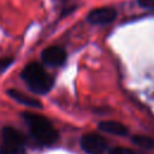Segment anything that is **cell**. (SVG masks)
Returning a JSON list of instances; mask_svg holds the SVG:
<instances>
[{
	"label": "cell",
	"mask_w": 154,
	"mask_h": 154,
	"mask_svg": "<svg viewBox=\"0 0 154 154\" xmlns=\"http://www.w3.org/2000/svg\"><path fill=\"white\" fill-rule=\"evenodd\" d=\"M117 17V11L112 7H97L88 13L87 20L90 24L105 25L112 23Z\"/></svg>",
	"instance_id": "277c9868"
},
{
	"label": "cell",
	"mask_w": 154,
	"mask_h": 154,
	"mask_svg": "<svg viewBox=\"0 0 154 154\" xmlns=\"http://www.w3.org/2000/svg\"><path fill=\"white\" fill-rule=\"evenodd\" d=\"M81 147L88 154H102L107 147V141L99 134L89 132L81 137Z\"/></svg>",
	"instance_id": "3957f363"
},
{
	"label": "cell",
	"mask_w": 154,
	"mask_h": 154,
	"mask_svg": "<svg viewBox=\"0 0 154 154\" xmlns=\"http://www.w3.org/2000/svg\"><path fill=\"white\" fill-rule=\"evenodd\" d=\"M7 95L10 97H12L14 101H17V102H19V103H22L24 106H28V107H31V108H41L42 107L41 102L37 99L31 97V96H29V95H26V94H24V93H22L19 90L8 89L7 90Z\"/></svg>",
	"instance_id": "8992f818"
},
{
	"label": "cell",
	"mask_w": 154,
	"mask_h": 154,
	"mask_svg": "<svg viewBox=\"0 0 154 154\" xmlns=\"http://www.w3.org/2000/svg\"><path fill=\"white\" fill-rule=\"evenodd\" d=\"M97 128L107 134H112V135H117V136H125L128 135V128L119 123V122H114V120H106V122H101L99 123Z\"/></svg>",
	"instance_id": "52a82bcc"
},
{
	"label": "cell",
	"mask_w": 154,
	"mask_h": 154,
	"mask_svg": "<svg viewBox=\"0 0 154 154\" xmlns=\"http://www.w3.org/2000/svg\"><path fill=\"white\" fill-rule=\"evenodd\" d=\"M13 61V58H2L0 59V71H4L5 69H7Z\"/></svg>",
	"instance_id": "7c38bea8"
},
{
	"label": "cell",
	"mask_w": 154,
	"mask_h": 154,
	"mask_svg": "<svg viewBox=\"0 0 154 154\" xmlns=\"http://www.w3.org/2000/svg\"><path fill=\"white\" fill-rule=\"evenodd\" d=\"M0 154H26L24 146H12V144H5L0 147Z\"/></svg>",
	"instance_id": "30bf717a"
},
{
	"label": "cell",
	"mask_w": 154,
	"mask_h": 154,
	"mask_svg": "<svg viewBox=\"0 0 154 154\" xmlns=\"http://www.w3.org/2000/svg\"><path fill=\"white\" fill-rule=\"evenodd\" d=\"M108 154H136V153L125 147H114L113 149L109 150Z\"/></svg>",
	"instance_id": "8fae6325"
},
{
	"label": "cell",
	"mask_w": 154,
	"mask_h": 154,
	"mask_svg": "<svg viewBox=\"0 0 154 154\" xmlns=\"http://www.w3.org/2000/svg\"><path fill=\"white\" fill-rule=\"evenodd\" d=\"M137 1H138L140 6H142L144 8H149V10L154 8V0H137Z\"/></svg>",
	"instance_id": "4fadbf2b"
},
{
	"label": "cell",
	"mask_w": 154,
	"mask_h": 154,
	"mask_svg": "<svg viewBox=\"0 0 154 154\" xmlns=\"http://www.w3.org/2000/svg\"><path fill=\"white\" fill-rule=\"evenodd\" d=\"M41 58L43 63L51 66H60L66 61V52L59 46H51L42 51Z\"/></svg>",
	"instance_id": "5b68a950"
},
{
	"label": "cell",
	"mask_w": 154,
	"mask_h": 154,
	"mask_svg": "<svg viewBox=\"0 0 154 154\" xmlns=\"http://www.w3.org/2000/svg\"><path fill=\"white\" fill-rule=\"evenodd\" d=\"M2 141L5 144H12V146H24V137L23 135L14 128L6 126L2 129Z\"/></svg>",
	"instance_id": "ba28073f"
},
{
	"label": "cell",
	"mask_w": 154,
	"mask_h": 154,
	"mask_svg": "<svg viewBox=\"0 0 154 154\" xmlns=\"http://www.w3.org/2000/svg\"><path fill=\"white\" fill-rule=\"evenodd\" d=\"M132 142L143 148V149H147V150H152L154 149V138L149 137V136H146V135H135L132 136Z\"/></svg>",
	"instance_id": "9c48e42d"
},
{
	"label": "cell",
	"mask_w": 154,
	"mask_h": 154,
	"mask_svg": "<svg viewBox=\"0 0 154 154\" xmlns=\"http://www.w3.org/2000/svg\"><path fill=\"white\" fill-rule=\"evenodd\" d=\"M23 119L26 123L31 136L41 146H52L59 138V134L53 124L43 116L37 113H23Z\"/></svg>",
	"instance_id": "6da1fadb"
},
{
	"label": "cell",
	"mask_w": 154,
	"mask_h": 154,
	"mask_svg": "<svg viewBox=\"0 0 154 154\" xmlns=\"http://www.w3.org/2000/svg\"><path fill=\"white\" fill-rule=\"evenodd\" d=\"M22 78L36 94H46L53 87V78L46 72V70L38 63L28 64L22 71Z\"/></svg>",
	"instance_id": "7a4b0ae2"
}]
</instances>
